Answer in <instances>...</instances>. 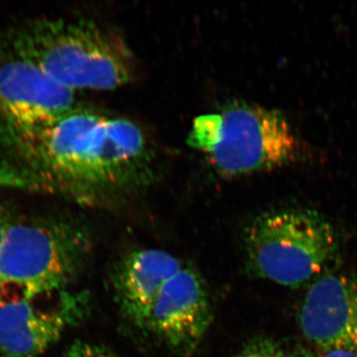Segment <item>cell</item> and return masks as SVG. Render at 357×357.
<instances>
[{
  "mask_svg": "<svg viewBox=\"0 0 357 357\" xmlns=\"http://www.w3.org/2000/svg\"><path fill=\"white\" fill-rule=\"evenodd\" d=\"M319 357H357V349H335L321 351Z\"/></svg>",
  "mask_w": 357,
  "mask_h": 357,
  "instance_id": "4fadbf2b",
  "label": "cell"
},
{
  "mask_svg": "<svg viewBox=\"0 0 357 357\" xmlns=\"http://www.w3.org/2000/svg\"><path fill=\"white\" fill-rule=\"evenodd\" d=\"M187 143L227 178L280 168L303 154L302 143L282 112L238 100L197 116Z\"/></svg>",
  "mask_w": 357,
  "mask_h": 357,
  "instance_id": "277c9868",
  "label": "cell"
},
{
  "mask_svg": "<svg viewBox=\"0 0 357 357\" xmlns=\"http://www.w3.org/2000/svg\"><path fill=\"white\" fill-rule=\"evenodd\" d=\"M76 91L38 66L16 57H0V126L41 128L77 107Z\"/></svg>",
  "mask_w": 357,
  "mask_h": 357,
  "instance_id": "8992f818",
  "label": "cell"
},
{
  "mask_svg": "<svg viewBox=\"0 0 357 357\" xmlns=\"http://www.w3.org/2000/svg\"><path fill=\"white\" fill-rule=\"evenodd\" d=\"M183 267L178 257L161 249H138L124 256L114 277L115 298L124 316L145 328L160 291Z\"/></svg>",
  "mask_w": 357,
  "mask_h": 357,
  "instance_id": "30bf717a",
  "label": "cell"
},
{
  "mask_svg": "<svg viewBox=\"0 0 357 357\" xmlns=\"http://www.w3.org/2000/svg\"><path fill=\"white\" fill-rule=\"evenodd\" d=\"M155 153L140 126L77 105L30 129L0 126V187L105 206L151 184Z\"/></svg>",
  "mask_w": 357,
  "mask_h": 357,
  "instance_id": "6da1fadb",
  "label": "cell"
},
{
  "mask_svg": "<svg viewBox=\"0 0 357 357\" xmlns=\"http://www.w3.org/2000/svg\"><path fill=\"white\" fill-rule=\"evenodd\" d=\"M284 357H301L299 356H296V354H285V356H284Z\"/></svg>",
  "mask_w": 357,
  "mask_h": 357,
  "instance_id": "9a60e30c",
  "label": "cell"
},
{
  "mask_svg": "<svg viewBox=\"0 0 357 357\" xmlns=\"http://www.w3.org/2000/svg\"><path fill=\"white\" fill-rule=\"evenodd\" d=\"M82 294L62 292L0 306V357H39L83 318Z\"/></svg>",
  "mask_w": 357,
  "mask_h": 357,
  "instance_id": "52a82bcc",
  "label": "cell"
},
{
  "mask_svg": "<svg viewBox=\"0 0 357 357\" xmlns=\"http://www.w3.org/2000/svg\"><path fill=\"white\" fill-rule=\"evenodd\" d=\"M303 335L321 351L357 349V279L326 271L310 284L298 314Z\"/></svg>",
  "mask_w": 357,
  "mask_h": 357,
  "instance_id": "9c48e42d",
  "label": "cell"
},
{
  "mask_svg": "<svg viewBox=\"0 0 357 357\" xmlns=\"http://www.w3.org/2000/svg\"><path fill=\"white\" fill-rule=\"evenodd\" d=\"M211 319V301L203 279L184 266L160 291L145 328L175 354L188 356L198 349Z\"/></svg>",
  "mask_w": 357,
  "mask_h": 357,
  "instance_id": "ba28073f",
  "label": "cell"
},
{
  "mask_svg": "<svg viewBox=\"0 0 357 357\" xmlns=\"http://www.w3.org/2000/svg\"><path fill=\"white\" fill-rule=\"evenodd\" d=\"M245 249L256 276L298 288L328 271L338 239L332 223L318 213L289 208L256 218L246 229Z\"/></svg>",
  "mask_w": 357,
  "mask_h": 357,
  "instance_id": "5b68a950",
  "label": "cell"
},
{
  "mask_svg": "<svg viewBox=\"0 0 357 357\" xmlns=\"http://www.w3.org/2000/svg\"><path fill=\"white\" fill-rule=\"evenodd\" d=\"M91 250L88 230L70 218H11L0 241V306L65 292Z\"/></svg>",
  "mask_w": 357,
  "mask_h": 357,
  "instance_id": "3957f363",
  "label": "cell"
},
{
  "mask_svg": "<svg viewBox=\"0 0 357 357\" xmlns=\"http://www.w3.org/2000/svg\"><path fill=\"white\" fill-rule=\"evenodd\" d=\"M61 357H119L109 349H103L100 345L89 344V342H76L70 345L69 349Z\"/></svg>",
  "mask_w": 357,
  "mask_h": 357,
  "instance_id": "8fae6325",
  "label": "cell"
},
{
  "mask_svg": "<svg viewBox=\"0 0 357 357\" xmlns=\"http://www.w3.org/2000/svg\"><path fill=\"white\" fill-rule=\"evenodd\" d=\"M11 218H13L9 215L8 210H7L3 204H0V241H1L4 231H6L7 225H8Z\"/></svg>",
  "mask_w": 357,
  "mask_h": 357,
  "instance_id": "5bb4252c",
  "label": "cell"
},
{
  "mask_svg": "<svg viewBox=\"0 0 357 357\" xmlns=\"http://www.w3.org/2000/svg\"><path fill=\"white\" fill-rule=\"evenodd\" d=\"M0 57L29 61L68 88L110 91L132 81L128 45L93 21L37 17L0 35Z\"/></svg>",
  "mask_w": 357,
  "mask_h": 357,
  "instance_id": "7a4b0ae2",
  "label": "cell"
},
{
  "mask_svg": "<svg viewBox=\"0 0 357 357\" xmlns=\"http://www.w3.org/2000/svg\"><path fill=\"white\" fill-rule=\"evenodd\" d=\"M285 354L278 345L270 340H259L244 349L237 357H284Z\"/></svg>",
  "mask_w": 357,
  "mask_h": 357,
  "instance_id": "7c38bea8",
  "label": "cell"
}]
</instances>
